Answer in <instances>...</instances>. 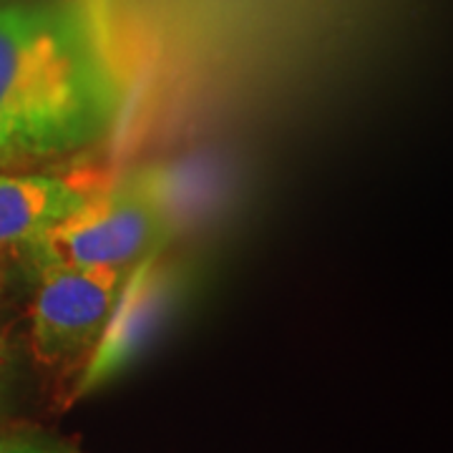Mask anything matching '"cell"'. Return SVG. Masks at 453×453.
<instances>
[{
	"label": "cell",
	"mask_w": 453,
	"mask_h": 453,
	"mask_svg": "<svg viewBox=\"0 0 453 453\" xmlns=\"http://www.w3.org/2000/svg\"><path fill=\"white\" fill-rule=\"evenodd\" d=\"M116 0H0V172L111 142L139 71Z\"/></svg>",
	"instance_id": "1"
},
{
	"label": "cell",
	"mask_w": 453,
	"mask_h": 453,
	"mask_svg": "<svg viewBox=\"0 0 453 453\" xmlns=\"http://www.w3.org/2000/svg\"><path fill=\"white\" fill-rule=\"evenodd\" d=\"M166 214L142 187L96 189L81 210L23 250L35 273L136 267L166 242Z\"/></svg>",
	"instance_id": "2"
},
{
	"label": "cell",
	"mask_w": 453,
	"mask_h": 453,
	"mask_svg": "<svg viewBox=\"0 0 453 453\" xmlns=\"http://www.w3.org/2000/svg\"><path fill=\"white\" fill-rule=\"evenodd\" d=\"M131 270L104 267L38 273L31 303V348L43 368L81 372Z\"/></svg>",
	"instance_id": "3"
},
{
	"label": "cell",
	"mask_w": 453,
	"mask_h": 453,
	"mask_svg": "<svg viewBox=\"0 0 453 453\" xmlns=\"http://www.w3.org/2000/svg\"><path fill=\"white\" fill-rule=\"evenodd\" d=\"M179 290L177 267L162 257V250L131 270L94 353L71 386V401L109 386L144 356L177 308Z\"/></svg>",
	"instance_id": "4"
},
{
	"label": "cell",
	"mask_w": 453,
	"mask_h": 453,
	"mask_svg": "<svg viewBox=\"0 0 453 453\" xmlns=\"http://www.w3.org/2000/svg\"><path fill=\"white\" fill-rule=\"evenodd\" d=\"M96 195L86 181L56 172H0V247H26Z\"/></svg>",
	"instance_id": "5"
},
{
	"label": "cell",
	"mask_w": 453,
	"mask_h": 453,
	"mask_svg": "<svg viewBox=\"0 0 453 453\" xmlns=\"http://www.w3.org/2000/svg\"><path fill=\"white\" fill-rule=\"evenodd\" d=\"M0 453H83L76 443L49 431L20 428L0 434Z\"/></svg>",
	"instance_id": "6"
},
{
	"label": "cell",
	"mask_w": 453,
	"mask_h": 453,
	"mask_svg": "<svg viewBox=\"0 0 453 453\" xmlns=\"http://www.w3.org/2000/svg\"><path fill=\"white\" fill-rule=\"evenodd\" d=\"M0 398H3V371H0Z\"/></svg>",
	"instance_id": "7"
}]
</instances>
